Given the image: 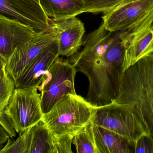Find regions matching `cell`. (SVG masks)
Returning a JSON list of instances; mask_svg holds the SVG:
<instances>
[{
	"label": "cell",
	"instance_id": "obj_23",
	"mask_svg": "<svg viewBox=\"0 0 153 153\" xmlns=\"http://www.w3.org/2000/svg\"><path fill=\"white\" fill-rule=\"evenodd\" d=\"M134 153H153V143L150 137L144 135L134 146Z\"/></svg>",
	"mask_w": 153,
	"mask_h": 153
},
{
	"label": "cell",
	"instance_id": "obj_18",
	"mask_svg": "<svg viewBox=\"0 0 153 153\" xmlns=\"http://www.w3.org/2000/svg\"><path fill=\"white\" fill-rule=\"evenodd\" d=\"M31 127L20 134L16 140L10 138L0 153H28L31 139Z\"/></svg>",
	"mask_w": 153,
	"mask_h": 153
},
{
	"label": "cell",
	"instance_id": "obj_20",
	"mask_svg": "<svg viewBox=\"0 0 153 153\" xmlns=\"http://www.w3.org/2000/svg\"><path fill=\"white\" fill-rule=\"evenodd\" d=\"M125 0H85L84 13H107Z\"/></svg>",
	"mask_w": 153,
	"mask_h": 153
},
{
	"label": "cell",
	"instance_id": "obj_22",
	"mask_svg": "<svg viewBox=\"0 0 153 153\" xmlns=\"http://www.w3.org/2000/svg\"><path fill=\"white\" fill-rule=\"evenodd\" d=\"M15 132L11 121L5 113L0 117V147L6 143L9 138L14 137Z\"/></svg>",
	"mask_w": 153,
	"mask_h": 153
},
{
	"label": "cell",
	"instance_id": "obj_5",
	"mask_svg": "<svg viewBox=\"0 0 153 153\" xmlns=\"http://www.w3.org/2000/svg\"><path fill=\"white\" fill-rule=\"evenodd\" d=\"M38 87L15 88L5 110L15 131L23 133L43 118L40 104V93Z\"/></svg>",
	"mask_w": 153,
	"mask_h": 153
},
{
	"label": "cell",
	"instance_id": "obj_14",
	"mask_svg": "<svg viewBox=\"0 0 153 153\" xmlns=\"http://www.w3.org/2000/svg\"><path fill=\"white\" fill-rule=\"evenodd\" d=\"M93 132L99 153H134V146L120 135L94 123Z\"/></svg>",
	"mask_w": 153,
	"mask_h": 153
},
{
	"label": "cell",
	"instance_id": "obj_17",
	"mask_svg": "<svg viewBox=\"0 0 153 153\" xmlns=\"http://www.w3.org/2000/svg\"><path fill=\"white\" fill-rule=\"evenodd\" d=\"M73 143L77 153H100L93 132L92 120L75 134Z\"/></svg>",
	"mask_w": 153,
	"mask_h": 153
},
{
	"label": "cell",
	"instance_id": "obj_3",
	"mask_svg": "<svg viewBox=\"0 0 153 153\" xmlns=\"http://www.w3.org/2000/svg\"><path fill=\"white\" fill-rule=\"evenodd\" d=\"M96 110L82 96L68 94L43 115L42 120L56 135L75 134L92 120Z\"/></svg>",
	"mask_w": 153,
	"mask_h": 153
},
{
	"label": "cell",
	"instance_id": "obj_11",
	"mask_svg": "<svg viewBox=\"0 0 153 153\" xmlns=\"http://www.w3.org/2000/svg\"><path fill=\"white\" fill-rule=\"evenodd\" d=\"M49 28L56 33L59 56L71 57L83 45V23L76 17L59 20L50 19Z\"/></svg>",
	"mask_w": 153,
	"mask_h": 153
},
{
	"label": "cell",
	"instance_id": "obj_12",
	"mask_svg": "<svg viewBox=\"0 0 153 153\" xmlns=\"http://www.w3.org/2000/svg\"><path fill=\"white\" fill-rule=\"evenodd\" d=\"M59 56L57 40L47 47L25 67L15 81V88L38 87L48 69Z\"/></svg>",
	"mask_w": 153,
	"mask_h": 153
},
{
	"label": "cell",
	"instance_id": "obj_19",
	"mask_svg": "<svg viewBox=\"0 0 153 153\" xmlns=\"http://www.w3.org/2000/svg\"><path fill=\"white\" fill-rule=\"evenodd\" d=\"M14 80L6 72L0 80V117L5 114V110L15 89Z\"/></svg>",
	"mask_w": 153,
	"mask_h": 153
},
{
	"label": "cell",
	"instance_id": "obj_9",
	"mask_svg": "<svg viewBox=\"0 0 153 153\" xmlns=\"http://www.w3.org/2000/svg\"><path fill=\"white\" fill-rule=\"evenodd\" d=\"M153 8V0H125L102 16L106 29L122 31L142 19Z\"/></svg>",
	"mask_w": 153,
	"mask_h": 153
},
{
	"label": "cell",
	"instance_id": "obj_2",
	"mask_svg": "<svg viewBox=\"0 0 153 153\" xmlns=\"http://www.w3.org/2000/svg\"><path fill=\"white\" fill-rule=\"evenodd\" d=\"M113 102L134 116L153 143V53L122 72Z\"/></svg>",
	"mask_w": 153,
	"mask_h": 153
},
{
	"label": "cell",
	"instance_id": "obj_10",
	"mask_svg": "<svg viewBox=\"0 0 153 153\" xmlns=\"http://www.w3.org/2000/svg\"><path fill=\"white\" fill-rule=\"evenodd\" d=\"M56 40V33L49 28L48 31L19 46L7 61L6 72L15 81L28 64Z\"/></svg>",
	"mask_w": 153,
	"mask_h": 153
},
{
	"label": "cell",
	"instance_id": "obj_6",
	"mask_svg": "<svg viewBox=\"0 0 153 153\" xmlns=\"http://www.w3.org/2000/svg\"><path fill=\"white\" fill-rule=\"evenodd\" d=\"M120 32L125 48L123 72L153 53V8L129 28Z\"/></svg>",
	"mask_w": 153,
	"mask_h": 153
},
{
	"label": "cell",
	"instance_id": "obj_21",
	"mask_svg": "<svg viewBox=\"0 0 153 153\" xmlns=\"http://www.w3.org/2000/svg\"><path fill=\"white\" fill-rule=\"evenodd\" d=\"M51 134L52 143L50 153H73L71 145L75 134H67L56 136L52 132Z\"/></svg>",
	"mask_w": 153,
	"mask_h": 153
},
{
	"label": "cell",
	"instance_id": "obj_15",
	"mask_svg": "<svg viewBox=\"0 0 153 153\" xmlns=\"http://www.w3.org/2000/svg\"><path fill=\"white\" fill-rule=\"evenodd\" d=\"M40 3L48 18L59 20L76 17L83 13L85 0H40Z\"/></svg>",
	"mask_w": 153,
	"mask_h": 153
},
{
	"label": "cell",
	"instance_id": "obj_24",
	"mask_svg": "<svg viewBox=\"0 0 153 153\" xmlns=\"http://www.w3.org/2000/svg\"><path fill=\"white\" fill-rule=\"evenodd\" d=\"M6 63L7 62L0 55V80L5 72Z\"/></svg>",
	"mask_w": 153,
	"mask_h": 153
},
{
	"label": "cell",
	"instance_id": "obj_7",
	"mask_svg": "<svg viewBox=\"0 0 153 153\" xmlns=\"http://www.w3.org/2000/svg\"><path fill=\"white\" fill-rule=\"evenodd\" d=\"M92 121L95 125L123 137L134 147L141 137L148 136L131 113L114 102L96 107Z\"/></svg>",
	"mask_w": 153,
	"mask_h": 153
},
{
	"label": "cell",
	"instance_id": "obj_8",
	"mask_svg": "<svg viewBox=\"0 0 153 153\" xmlns=\"http://www.w3.org/2000/svg\"><path fill=\"white\" fill-rule=\"evenodd\" d=\"M0 15L28 26L39 35L49 30L50 19L40 0H0Z\"/></svg>",
	"mask_w": 153,
	"mask_h": 153
},
{
	"label": "cell",
	"instance_id": "obj_4",
	"mask_svg": "<svg viewBox=\"0 0 153 153\" xmlns=\"http://www.w3.org/2000/svg\"><path fill=\"white\" fill-rule=\"evenodd\" d=\"M77 70L69 59L59 57L49 67L42 83L38 87L43 114L51 110L57 102L68 94H76L74 80Z\"/></svg>",
	"mask_w": 153,
	"mask_h": 153
},
{
	"label": "cell",
	"instance_id": "obj_1",
	"mask_svg": "<svg viewBox=\"0 0 153 153\" xmlns=\"http://www.w3.org/2000/svg\"><path fill=\"white\" fill-rule=\"evenodd\" d=\"M84 47L69 61L88 78L85 100L98 107L111 104L117 96L125 48L120 32L106 29L103 22L88 34Z\"/></svg>",
	"mask_w": 153,
	"mask_h": 153
},
{
	"label": "cell",
	"instance_id": "obj_13",
	"mask_svg": "<svg viewBox=\"0 0 153 153\" xmlns=\"http://www.w3.org/2000/svg\"><path fill=\"white\" fill-rule=\"evenodd\" d=\"M38 35L28 26L0 15V55L7 62L19 46Z\"/></svg>",
	"mask_w": 153,
	"mask_h": 153
},
{
	"label": "cell",
	"instance_id": "obj_16",
	"mask_svg": "<svg viewBox=\"0 0 153 153\" xmlns=\"http://www.w3.org/2000/svg\"><path fill=\"white\" fill-rule=\"evenodd\" d=\"M31 139L28 153H50L51 132L42 120L31 127Z\"/></svg>",
	"mask_w": 153,
	"mask_h": 153
}]
</instances>
